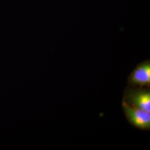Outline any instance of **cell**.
<instances>
[{"label":"cell","mask_w":150,"mask_h":150,"mask_svg":"<svg viewBox=\"0 0 150 150\" xmlns=\"http://www.w3.org/2000/svg\"><path fill=\"white\" fill-rule=\"evenodd\" d=\"M123 102L131 107L150 112V90L149 87L130 86L125 89Z\"/></svg>","instance_id":"cell-1"},{"label":"cell","mask_w":150,"mask_h":150,"mask_svg":"<svg viewBox=\"0 0 150 150\" xmlns=\"http://www.w3.org/2000/svg\"><path fill=\"white\" fill-rule=\"evenodd\" d=\"M123 112L129 123L141 130H150V113L142 109L131 107L122 101Z\"/></svg>","instance_id":"cell-2"},{"label":"cell","mask_w":150,"mask_h":150,"mask_svg":"<svg viewBox=\"0 0 150 150\" xmlns=\"http://www.w3.org/2000/svg\"><path fill=\"white\" fill-rule=\"evenodd\" d=\"M127 83L132 87H150V61L146 60L137 65L129 75Z\"/></svg>","instance_id":"cell-3"}]
</instances>
